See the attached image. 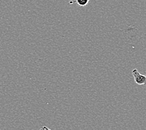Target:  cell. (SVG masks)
Instances as JSON below:
<instances>
[{
    "label": "cell",
    "instance_id": "7a4b0ae2",
    "mask_svg": "<svg viewBox=\"0 0 146 130\" xmlns=\"http://www.w3.org/2000/svg\"><path fill=\"white\" fill-rule=\"evenodd\" d=\"M89 1V0H76L75 1H71L69 2V3H70V4H72V3H78L79 6H85L88 4Z\"/></svg>",
    "mask_w": 146,
    "mask_h": 130
},
{
    "label": "cell",
    "instance_id": "6da1fadb",
    "mask_svg": "<svg viewBox=\"0 0 146 130\" xmlns=\"http://www.w3.org/2000/svg\"><path fill=\"white\" fill-rule=\"evenodd\" d=\"M132 75L133 76L134 81L136 84L146 86V75H141L137 69H134L132 70Z\"/></svg>",
    "mask_w": 146,
    "mask_h": 130
}]
</instances>
